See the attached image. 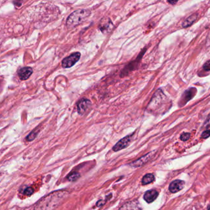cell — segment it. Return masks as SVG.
<instances>
[{"label": "cell", "mask_w": 210, "mask_h": 210, "mask_svg": "<svg viewBox=\"0 0 210 210\" xmlns=\"http://www.w3.org/2000/svg\"><path fill=\"white\" fill-rule=\"evenodd\" d=\"M68 195L65 191L52 192L41 199L36 204L35 210H53Z\"/></svg>", "instance_id": "6da1fadb"}, {"label": "cell", "mask_w": 210, "mask_h": 210, "mask_svg": "<svg viewBox=\"0 0 210 210\" xmlns=\"http://www.w3.org/2000/svg\"><path fill=\"white\" fill-rule=\"evenodd\" d=\"M88 9H79L71 13L67 19L66 26L68 29H73L85 22L90 15Z\"/></svg>", "instance_id": "7a4b0ae2"}, {"label": "cell", "mask_w": 210, "mask_h": 210, "mask_svg": "<svg viewBox=\"0 0 210 210\" xmlns=\"http://www.w3.org/2000/svg\"><path fill=\"white\" fill-rule=\"evenodd\" d=\"M167 99V98L166 96L162 93V91L161 90H159L158 91L156 92L150 103L149 106L151 109L154 110L158 109V108H160L162 106L163 103L165 102Z\"/></svg>", "instance_id": "3957f363"}, {"label": "cell", "mask_w": 210, "mask_h": 210, "mask_svg": "<svg viewBox=\"0 0 210 210\" xmlns=\"http://www.w3.org/2000/svg\"><path fill=\"white\" fill-rule=\"evenodd\" d=\"M81 58V53L79 52H74L67 58H65L62 62V67L68 68L73 67L76 62H78Z\"/></svg>", "instance_id": "277c9868"}, {"label": "cell", "mask_w": 210, "mask_h": 210, "mask_svg": "<svg viewBox=\"0 0 210 210\" xmlns=\"http://www.w3.org/2000/svg\"><path fill=\"white\" fill-rule=\"evenodd\" d=\"M98 27L103 33H108L112 30L114 25L111 19L108 18H103L101 19Z\"/></svg>", "instance_id": "5b68a950"}, {"label": "cell", "mask_w": 210, "mask_h": 210, "mask_svg": "<svg viewBox=\"0 0 210 210\" xmlns=\"http://www.w3.org/2000/svg\"><path fill=\"white\" fill-rule=\"evenodd\" d=\"M91 102L89 99H83L77 103V112L78 114L83 115H84L90 108Z\"/></svg>", "instance_id": "8992f818"}, {"label": "cell", "mask_w": 210, "mask_h": 210, "mask_svg": "<svg viewBox=\"0 0 210 210\" xmlns=\"http://www.w3.org/2000/svg\"><path fill=\"white\" fill-rule=\"evenodd\" d=\"M132 135H128L125 138H124L123 139H120L113 147V150L114 152H118L119 150H121L125 148H126L128 146V145L130 144L131 141H132Z\"/></svg>", "instance_id": "52a82bcc"}, {"label": "cell", "mask_w": 210, "mask_h": 210, "mask_svg": "<svg viewBox=\"0 0 210 210\" xmlns=\"http://www.w3.org/2000/svg\"><path fill=\"white\" fill-rule=\"evenodd\" d=\"M154 152H149V153L146 154L145 155H144L143 156L141 157L140 159H138L135 162H134L132 163H130V165L131 166H133V167L141 166L143 165H144L145 163H146L152 158V156L154 155Z\"/></svg>", "instance_id": "ba28073f"}, {"label": "cell", "mask_w": 210, "mask_h": 210, "mask_svg": "<svg viewBox=\"0 0 210 210\" xmlns=\"http://www.w3.org/2000/svg\"><path fill=\"white\" fill-rule=\"evenodd\" d=\"M197 89L195 88H189L184 93L181 99V103H182V106L185 105L187 102H188L190 100H191L196 94Z\"/></svg>", "instance_id": "9c48e42d"}, {"label": "cell", "mask_w": 210, "mask_h": 210, "mask_svg": "<svg viewBox=\"0 0 210 210\" xmlns=\"http://www.w3.org/2000/svg\"><path fill=\"white\" fill-rule=\"evenodd\" d=\"M185 182L181 180H175L173 181L169 186V190L172 193H176L182 190L185 187Z\"/></svg>", "instance_id": "30bf717a"}, {"label": "cell", "mask_w": 210, "mask_h": 210, "mask_svg": "<svg viewBox=\"0 0 210 210\" xmlns=\"http://www.w3.org/2000/svg\"><path fill=\"white\" fill-rule=\"evenodd\" d=\"M33 73V70L31 67H26L20 68L18 72V75L20 80H26L32 75Z\"/></svg>", "instance_id": "8fae6325"}, {"label": "cell", "mask_w": 210, "mask_h": 210, "mask_svg": "<svg viewBox=\"0 0 210 210\" xmlns=\"http://www.w3.org/2000/svg\"><path fill=\"white\" fill-rule=\"evenodd\" d=\"M159 195V192L155 190L152 189L147 191L145 192L144 195V199L147 203L153 202Z\"/></svg>", "instance_id": "7c38bea8"}, {"label": "cell", "mask_w": 210, "mask_h": 210, "mask_svg": "<svg viewBox=\"0 0 210 210\" xmlns=\"http://www.w3.org/2000/svg\"><path fill=\"white\" fill-rule=\"evenodd\" d=\"M198 14L197 13H194L188 17L185 21L182 23V26L183 28H188L191 26L198 19Z\"/></svg>", "instance_id": "4fadbf2b"}, {"label": "cell", "mask_w": 210, "mask_h": 210, "mask_svg": "<svg viewBox=\"0 0 210 210\" xmlns=\"http://www.w3.org/2000/svg\"><path fill=\"white\" fill-rule=\"evenodd\" d=\"M138 209L137 205L135 204V201L129 202L124 204V205L119 210H137Z\"/></svg>", "instance_id": "5bb4252c"}, {"label": "cell", "mask_w": 210, "mask_h": 210, "mask_svg": "<svg viewBox=\"0 0 210 210\" xmlns=\"http://www.w3.org/2000/svg\"><path fill=\"white\" fill-rule=\"evenodd\" d=\"M155 179V177L152 174H146L142 179V184L143 185H147L152 182Z\"/></svg>", "instance_id": "9a60e30c"}, {"label": "cell", "mask_w": 210, "mask_h": 210, "mask_svg": "<svg viewBox=\"0 0 210 210\" xmlns=\"http://www.w3.org/2000/svg\"><path fill=\"white\" fill-rule=\"evenodd\" d=\"M80 174L77 172H72L68 174L67 179L70 181H75L80 177Z\"/></svg>", "instance_id": "2e32d148"}, {"label": "cell", "mask_w": 210, "mask_h": 210, "mask_svg": "<svg viewBox=\"0 0 210 210\" xmlns=\"http://www.w3.org/2000/svg\"><path fill=\"white\" fill-rule=\"evenodd\" d=\"M37 135H38L37 131H33L32 132L30 135H29L27 138H26V140H27V141H32L33 140L35 139Z\"/></svg>", "instance_id": "e0dca14e"}, {"label": "cell", "mask_w": 210, "mask_h": 210, "mask_svg": "<svg viewBox=\"0 0 210 210\" xmlns=\"http://www.w3.org/2000/svg\"><path fill=\"white\" fill-rule=\"evenodd\" d=\"M209 136H210V125H209L207 127V130L203 131L202 135V138L203 139H206Z\"/></svg>", "instance_id": "ac0fdd59"}, {"label": "cell", "mask_w": 210, "mask_h": 210, "mask_svg": "<svg viewBox=\"0 0 210 210\" xmlns=\"http://www.w3.org/2000/svg\"><path fill=\"white\" fill-rule=\"evenodd\" d=\"M191 134L189 133H184L181 135L180 139L182 141H186L190 139Z\"/></svg>", "instance_id": "d6986e66"}, {"label": "cell", "mask_w": 210, "mask_h": 210, "mask_svg": "<svg viewBox=\"0 0 210 210\" xmlns=\"http://www.w3.org/2000/svg\"><path fill=\"white\" fill-rule=\"evenodd\" d=\"M33 192H34V191H33V188L28 187V188L25 189V191L23 192V194L25 195H31L33 193Z\"/></svg>", "instance_id": "ffe728a7"}, {"label": "cell", "mask_w": 210, "mask_h": 210, "mask_svg": "<svg viewBox=\"0 0 210 210\" xmlns=\"http://www.w3.org/2000/svg\"><path fill=\"white\" fill-rule=\"evenodd\" d=\"M203 68L206 71H210V60L208 61L205 63V64L203 66Z\"/></svg>", "instance_id": "44dd1931"}, {"label": "cell", "mask_w": 210, "mask_h": 210, "mask_svg": "<svg viewBox=\"0 0 210 210\" xmlns=\"http://www.w3.org/2000/svg\"><path fill=\"white\" fill-rule=\"evenodd\" d=\"M105 203H106V201H104V200H100L97 202V206H101L102 205H103Z\"/></svg>", "instance_id": "7402d4cb"}, {"label": "cell", "mask_w": 210, "mask_h": 210, "mask_svg": "<svg viewBox=\"0 0 210 210\" xmlns=\"http://www.w3.org/2000/svg\"><path fill=\"white\" fill-rule=\"evenodd\" d=\"M168 3H170V4H172V5H174L176 4V3H178V1H168Z\"/></svg>", "instance_id": "603a6c76"}]
</instances>
